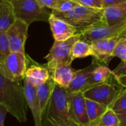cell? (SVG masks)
<instances>
[{
    "instance_id": "obj_6",
    "label": "cell",
    "mask_w": 126,
    "mask_h": 126,
    "mask_svg": "<svg viewBox=\"0 0 126 126\" xmlns=\"http://www.w3.org/2000/svg\"><path fill=\"white\" fill-rule=\"evenodd\" d=\"M79 39L80 34L78 33L66 41H55L49 53L44 57L47 60L46 67L49 70V74L58 65H72L74 60L72 57V48Z\"/></svg>"
},
{
    "instance_id": "obj_25",
    "label": "cell",
    "mask_w": 126,
    "mask_h": 126,
    "mask_svg": "<svg viewBox=\"0 0 126 126\" xmlns=\"http://www.w3.org/2000/svg\"><path fill=\"white\" fill-rule=\"evenodd\" d=\"M10 53L8 38L6 33H0V63Z\"/></svg>"
},
{
    "instance_id": "obj_12",
    "label": "cell",
    "mask_w": 126,
    "mask_h": 126,
    "mask_svg": "<svg viewBox=\"0 0 126 126\" xmlns=\"http://www.w3.org/2000/svg\"><path fill=\"white\" fill-rule=\"evenodd\" d=\"M98 65H100V64L93 59L92 65L89 66L80 70H76L70 85L66 89L67 93H83L84 91L93 88L94 85L92 82V72L94 68Z\"/></svg>"
},
{
    "instance_id": "obj_4",
    "label": "cell",
    "mask_w": 126,
    "mask_h": 126,
    "mask_svg": "<svg viewBox=\"0 0 126 126\" xmlns=\"http://www.w3.org/2000/svg\"><path fill=\"white\" fill-rule=\"evenodd\" d=\"M114 75L109 81L99 84L84 91L85 99L97 102L106 108H110L121 92L125 89Z\"/></svg>"
},
{
    "instance_id": "obj_29",
    "label": "cell",
    "mask_w": 126,
    "mask_h": 126,
    "mask_svg": "<svg viewBox=\"0 0 126 126\" xmlns=\"http://www.w3.org/2000/svg\"><path fill=\"white\" fill-rule=\"evenodd\" d=\"M40 5L45 8H49L52 10L56 7V4L59 0H36Z\"/></svg>"
},
{
    "instance_id": "obj_24",
    "label": "cell",
    "mask_w": 126,
    "mask_h": 126,
    "mask_svg": "<svg viewBox=\"0 0 126 126\" xmlns=\"http://www.w3.org/2000/svg\"><path fill=\"white\" fill-rule=\"evenodd\" d=\"M111 108L117 114L126 109V88L121 92L117 100L111 105Z\"/></svg>"
},
{
    "instance_id": "obj_27",
    "label": "cell",
    "mask_w": 126,
    "mask_h": 126,
    "mask_svg": "<svg viewBox=\"0 0 126 126\" xmlns=\"http://www.w3.org/2000/svg\"><path fill=\"white\" fill-rule=\"evenodd\" d=\"M113 56L114 57L120 58L122 62L126 61V36L121 38L119 41L114 49Z\"/></svg>"
},
{
    "instance_id": "obj_19",
    "label": "cell",
    "mask_w": 126,
    "mask_h": 126,
    "mask_svg": "<svg viewBox=\"0 0 126 126\" xmlns=\"http://www.w3.org/2000/svg\"><path fill=\"white\" fill-rule=\"evenodd\" d=\"M16 19L12 3L0 1V33H6Z\"/></svg>"
},
{
    "instance_id": "obj_33",
    "label": "cell",
    "mask_w": 126,
    "mask_h": 126,
    "mask_svg": "<svg viewBox=\"0 0 126 126\" xmlns=\"http://www.w3.org/2000/svg\"><path fill=\"white\" fill-rule=\"evenodd\" d=\"M117 116L120 120V126H126V109L117 114Z\"/></svg>"
},
{
    "instance_id": "obj_7",
    "label": "cell",
    "mask_w": 126,
    "mask_h": 126,
    "mask_svg": "<svg viewBox=\"0 0 126 126\" xmlns=\"http://www.w3.org/2000/svg\"><path fill=\"white\" fill-rule=\"evenodd\" d=\"M27 68L25 53L10 52L0 63V74L10 81L20 82L25 77Z\"/></svg>"
},
{
    "instance_id": "obj_35",
    "label": "cell",
    "mask_w": 126,
    "mask_h": 126,
    "mask_svg": "<svg viewBox=\"0 0 126 126\" xmlns=\"http://www.w3.org/2000/svg\"><path fill=\"white\" fill-rule=\"evenodd\" d=\"M16 0H0V1H8V2H13Z\"/></svg>"
},
{
    "instance_id": "obj_31",
    "label": "cell",
    "mask_w": 126,
    "mask_h": 126,
    "mask_svg": "<svg viewBox=\"0 0 126 126\" xmlns=\"http://www.w3.org/2000/svg\"><path fill=\"white\" fill-rule=\"evenodd\" d=\"M103 5H104V8L111 5H114L116 4H119V3H122V2H126V0H101Z\"/></svg>"
},
{
    "instance_id": "obj_18",
    "label": "cell",
    "mask_w": 126,
    "mask_h": 126,
    "mask_svg": "<svg viewBox=\"0 0 126 126\" xmlns=\"http://www.w3.org/2000/svg\"><path fill=\"white\" fill-rule=\"evenodd\" d=\"M54 86H55V82L50 77L49 79L47 82H46L44 84L38 85L35 88L43 117L45 114L47 108L50 100V98H51V96L54 89Z\"/></svg>"
},
{
    "instance_id": "obj_26",
    "label": "cell",
    "mask_w": 126,
    "mask_h": 126,
    "mask_svg": "<svg viewBox=\"0 0 126 126\" xmlns=\"http://www.w3.org/2000/svg\"><path fill=\"white\" fill-rule=\"evenodd\" d=\"M77 5L78 4L72 0H59L56 4L55 8L52 10L60 13H66L70 11Z\"/></svg>"
},
{
    "instance_id": "obj_32",
    "label": "cell",
    "mask_w": 126,
    "mask_h": 126,
    "mask_svg": "<svg viewBox=\"0 0 126 126\" xmlns=\"http://www.w3.org/2000/svg\"><path fill=\"white\" fill-rule=\"evenodd\" d=\"M7 113V110L3 106L0 105V126H4V120Z\"/></svg>"
},
{
    "instance_id": "obj_3",
    "label": "cell",
    "mask_w": 126,
    "mask_h": 126,
    "mask_svg": "<svg viewBox=\"0 0 126 126\" xmlns=\"http://www.w3.org/2000/svg\"><path fill=\"white\" fill-rule=\"evenodd\" d=\"M52 13L72 25L77 29L78 33L91 27L104 24L103 9L91 8L78 4L70 11L60 13L52 10Z\"/></svg>"
},
{
    "instance_id": "obj_13",
    "label": "cell",
    "mask_w": 126,
    "mask_h": 126,
    "mask_svg": "<svg viewBox=\"0 0 126 126\" xmlns=\"http://www.w3.org/2000/svg\"><path fill=\"white\" fill-rule=\"evenodd\" d=\"M48 22L55 42L66 41L78 33L77 29L51 13Z\"/></svg>"
},
{
    "instance_id": "obj_21",
    "label": "cell",
    "mask_w": 126,
    "mask_h": 126,
    "mask_svg": "<svg viewBox=\"0 0 126 126\" xmlns=\"http://www.w3.org/2000/svg\"><path fill=\"white\" fill-rule=\"evenodd\" d=\"M115 74L106 65H100L92 72V82L94 86L109 81Z\"/></svg>"
},
{
    "instance_id": "obj_8",
    "label": "cell",
    "mask_w": 126,
    "mask_h": 126,
    "mask_svg": "<svg viewBox=\"0 0 126 126\" xmlns=\"http://www.w3.org/2000/svg\"><path fill=\"white\" fill-rule=\"evenodd\" d=\"M126 28V22L113 26H109L105 24L98 25L80 32L79 33L80 39L91 43L99 39L119 36H122V34L123 33Z\"/></svg>"
},
{
    "instance_id": "obj_10",
    "label": "cell",
    "mask_w": 126,
    "mask_h": 126,
    "mask_svg": "<svg viewBox=\"0 0 126 126\" xmlns=\"http://www.w3.org/2000/svg\"><path fill=\"white\" fill-rule=\"evenodd\" d=\"M29 26L20 19H16L6 31L10 52L25 53V43L28 36Z\"/></svg>"
},
{
    "instance_id": "obj_11",
    "label": "cell",
    "mask_w": 126,
    "mask_h": 126,
    "mask_svg": "<svg viewBox=\"0 0 126 126\" xmlns=\"http://www.w3.org/2000/svg\"><path fill=\"white\" fill-rule=\"evenodd\" d=\"M121 38L123 37L119 36L99 39L91 42L90 44L94 52V59L100 65L107 66L111 60L114 58L113 53L114 49Z\"/></svg>"
},
{
    "instance_id": "obj_2",
    "label": "cell",
    "mask_w": 126,
    "mask_h": 126,
    "mask_svg": "<svg viewBox=\"0 0 126 126\" xmlns=\"http://www.w3.org/2000/svg\"><path fill=\"white\" fill-rule=\"evenodd\" d=\"M44 122L43 126H76L69 115L68 94L65 88L55 84L42 123Z\"/></svg>"
},
{
    "instance_id": "obj_16",
    "label": "cell",
    "mask_w": 126,
    "mask_h": 126,
    "mask_svg": "<svg viewBox=\"0 0 126 126\" xmlns=\"http://www.w3.org/2000/svg\"><path fill=\"white\" fill-rule=\"evenodd\" d=\"M50 78V74L47 68L37 64L27 68L24 79L33 87L44 84Z\"/></svg>"
},
{
    "instance_id": "obj_22",
    "label": "cell",
    "mask_w": 126,
    "mask_h": 126,
    "mask_svg": "<svg viewBox=\"0 0 126 126\" xmlns=\"http://www.w3.org/2000/svg\"><path fill=\"white\" fill-rule=\"evenodd\" d=\"M94 55L93 49L90 43L81 39L77 40L72 48V57L73 59L84 58Z\"/></svg>"
},
{
    "instance_id": "obj_28",
    "label": "cell",
    "mask_w": 126,
    "mask_h": 126,
    "mask_svg": "<svg viewBox=\"0 0 126 126\" xmlns=\"http://www.w3.org/2000/svg\"><path fill=\"white\" fill-rule=\"evenodd\" d=\"M79 5L95 8V9H104V5L101 0H72Z\"/></svg>"
},
{
    "instance_id": "obj_17",
    "label": "cell",
    "mask_w": 126,
    "mask_h": 126,
    "mask_svg": "<svg viewBox=\"0 0 126 126\" xmlns=\"http://www.w3.org/2000/svg\"><path fill=\"white\" fill-rule=\"evenodd\" d=\"M75 71L71 65H61L50 73V77L55 85L66 89L74 77Z\"/></svg>"
},
{
    "instance_id": "obj_20",
    "label": "cell",
    "mask_w": 126,
    "mask_h": 126,
    "mask_svg": "<svg viewBox=\"0 0 126 126\" xmlns=\"http://www.w3.org/2000/svg\"><path fill=\"white\" fill-rule=\"evenodd\" d=\"M86 108L88 118L90 123L89 126H92V125L95 123L97 120L108 109V108L106 106L88 99H86Z\"/></svg>"
},
{
    "instance_id": "obj_5",
    "label": "cell",
    "mask_w": 126,
    "mask_h": 126,
    "mask_svg": "<svg viewBox=\"0 0 126 126\" xmlns=\"http://www.w3.org/2000/svg\"><path fill=\"white\" fill-rule=\"evenodd\" d=\"M11 3L16 19L22 20L28 25L37 21L48 22L51 14L36 0H16Z\"/></svg>"
},
{
    "instance_id": "obj_36",
    "label": "cell",
    "mask_w": 126,
    "mask_h": 126,
    "mask_svg": "<svg viewBox=\"0 0 126 126\" xmlns=\"http://www.w3.org/2000/svg\"><path fill=\"white\" fill-rule=\"evenodd\" d=\"M122 36H123V37H126V30H124L123 33L122 34Z\"/></svg>"
},
{
    "instance_id": "obj_30",
    "label": "cell",
    "mask_w": 126,
    "mask_h": 126,
    "mask_svg": "<svg viewBox=\"0 0 126 126\" xmlns=\"http://www.w3.org/2000/svg\"><path fill=\"white\" fill-rule=\"evenodd\" d=\"M112 71L117 76L123 74H126V61L121 62L120 64H119V65Z\"/></svg>"
},
{
    "instance_id": "obj_15",
    "label": "cell",
    "mask_w": 126,
    "mask_h": 126,
    "mask_svg": "<svg viewBox=\"0 0 126 126\" xmlns=\"http://www.w3.org/2000/svg\"><path fill=\"white\" fill-rule=\"evenodd\" d=\"M103 19L104 24L109 26L126 22V1L105 7Z\"/></svg>"
},
{
    "instance_id": "obj_14",
    "label": "cell",
    "mask_w": 126,
    "mask_h": 126,
    "mask_svg": "<svg viewBox=\"0 0 126 126\" xmlns=\"http://www.w3.org/2000/svg\"><path fill=\"white\" fill-rule=\"evenodd\" d=\"M24 80V91L25 98L27 100V103L28 108L30 109L33 120L35 126H42L43 122V117L41 114L40 104L36 95L35 88V87L32 86L25 79Z\"/></svg>"
},
{
    "instance_id": "obj_1",
    "label": "cell",
    "mask_w": 126,
    "mask_h": 126,
    "mask_svg": "<svg viewBox=\"0 0 126 126\" xmlns=\"http://www.w3.org/2000/svg\"><path fill=\"white\" fill-rule=\"evenodd\" d=\"M0 105L18 122L27 121L28 105L24 87L20 82L10 81L0 74Z\"/></svg>"
},
{
    "instance_id": "obj_34",
    "label": "cell",
    "mask_w": 126,
    "mask_h": 126,
    "mask_svg": "<svg viewBox=\"0 0 126 126\" xmlns=\"http://www.w3.org/2000/svg\"><path fill=\"white\" fill-rule=\"evenodd\" d=\"M117 79H118L119 82H120L124 88H126V74H123V75L118 76H117Z\"/></svg>"
},
{
    "instance_id": "obj_9",
    "label": "cell",
    "mask_w": 126,
    "mask_h": 126,
    "mask_svg": "<svg viewBox=\"0 0 126 126\" xmlns=\"http://www.w3.org/2000/svg\"><path fill=\"white\" fill-rule=\"evenodd\" d=\"M68 107L69 117L75 126H90L86 112V99L82 92L68 94Z\"/></svg>"
},
{
    "instance_id": "obj_23",
    "label": "cell",
    "mask_w": 126,
    "mask_h": 126,
    "mask_svg": "<svg viewBox=\"0 0 126 126\" xmlns=\"http://www.w3.org/2000/svg\"><path fill=\"white\" fill-rule=\"evenodd\" d=\"M92 126H120V120L117 114L111 108H108Z\"/></svg>"
}]
</instances>
